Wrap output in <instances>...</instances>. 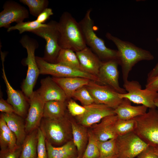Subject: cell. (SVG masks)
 <instances>
[{"label": "cell", "instance_id": "10", "mask_svg": "<svg viewBox=\"0 0 158 158\" xmlns=\"http://www.w3.org/2000/svg\"><path fill=\"white\" fill-rule=\"evenodd\" d=\"M117 158H135L149 145L134 132L116 138Z\"/></svg>", "mask_w": 158, "mask_h": 158}, {"label": "cell", "instance_id": "8", "mask_svg": "<svg viewBox=\"0 0 158 158\" xmlns=\"http://www.w3.org/2000/svg\"><path fill=\"white\" fill-rule=\"evenodd\" d=\"M123 87L127 92L119 93L120 98H126L131 102L141 104L150 109L156 108L154 100L158 96V92L146 88L142 89L139 83L135 80H128L124 82Z\"/></svg>", "mask_w": 158, "mask_h": 158}, {"label": "cell", "instance_id": "15", "mask_svg": "<svg viewBox=\"0 0 158 158\" xmlns=\"http://www.w3.org/2000/svg\"><path fill=\"white\" fill-rule=\"evenodd\" d=\"M30 105L25 123L26 133L37 129L43 118L45 102L37 91H34L29 99Z\"/></svg>", "mask_w": 158, "mask_h": 158}, {"label": "cell", "instance_id": "19", "mask_svg": "<svg viewBox=\"0 0 158 158\" xmlns=\"http://www.w3.org/2000/svg\"><path fill=\"white\" fill-rule=\"evenodd\" d=\"M75 52L79 62L80 70L97 77L102 62L98 56L87 46Z\"/></svg>", "mask_w": 158, "mask_h": 158}, {"label": "cell", "instance_id": "22", "mask_svg": "<svg viewBox=\"0 0 158 158\" xmlns=\"http://www.w3.org/2000/svg\"><path fill=\"white\" fill-rule=\"evenodd\" d=\"M61 87L67 99L72 98L73 93L77 90L87 85L91 80L80 77L58 78H52Z\"/></svg>", "mask_w": 158, "mask_h": 158}, {"label": "cell", "instance_id": "24", "mask_svg": "<svg viewBox=\"0 0 158 158\" xmlns=\"http://www.w3.org/2000/svg\"><path fill=\"white\" fill-rule=\"evenodd\" d=\"M73 141L77 149L78 157H83L87 144L88 131L86 127L71 120Z\"/></svg>", "mask_w": 158, "mask_h": 158}, {"label": "cell", "instance_id": "40", "mask_svg": "<svg viewBox=\"0 0 158 158\" xmlns=\"http://www.w3.org/2000/svg\"><path fill=\"white\" fill-rule=\"evenodd\" d=\"M135 158H158L154 152V147L148 146Z\"/></svg>", "mask_w": 158, "mask_h": 158}, {"label": "cell", "instance_id": "5", "mask_svg": "<svg viewBox=\"0 0 158 158\" xmlns=\"http://www.w3.org/2000/svg\"><path fill=\"white\" fill-rule=\"evenodd\" d=\"M39 127L46 140L54 146H61L71 140V120L66 114L63 117L56 119L43 118Z\"/></svg>", "mask_w": 158, "mask_h": 158}, {"label": "cell", "instance_id": "21", "mask_svg": "<svg viewBox=\"0 0 158 158\" xmlns=\"http://www.w3.org/2000/svg\"><path fill=\"white\" fill-rule=\"evenodd\" d=\"M147 109L143 105L133 106L129 100L124 98L121 103L114 109V111L119 119L127 120L144 115L147 112Z\"/></svg>", "mask_w": 158, "mask_h": 158}, {"label": "cell", "instance_id": "23", "mask_svg": "<svg viewBox=\"0 0 158 158\" xmlns=\"http://www.w3.org/2000/svg\"><path fill=\"white\" fill-rule=\"evenodd\" d=\"M48 158H74L78 157L77 148L73 140L59 147L52 145L46 140Z\"/></svg>", "mask_w": 158, "mask_h": 158}, {"label": "cell", "instance_id": "9", "mask_svg": "<svg viewBox=\"0 0 158 158\" xmlns=\"http://www.w3.org/2000/svg\"><path fill=\"white\" fill-rule=\"evenodd\" d=\"M40 74L50 75L54 77H80L89 79L99 84L97 77L68 66L59 63L48 62L42 57L36 56Z\"/></svg>", "mask_w": 158, "mask_h": 158}, {"label": "cell", "instance_id": "18", "mask_svg": "<svg viewBox=\"0 0 158 158\" xmlns=\"http://www.w3.org/2000/svg\"><path fill=\"white\" fill-rule=\"evenodd\" d=\"M40 84L37 91L45 103L52 101H66L67 98L65 93L52 78L48 77L42 79Z\"/></svg>", "mask_w": 158, "mask_h": 158}, {"label": "cell", "instance_id": "41", "mask_svg": "<svg viewBox=\"0 0 158 158\" xmlns=\"http://www.w3.org/2000/svg\"><path fill=\"white\" fill-rule=\"evenodd\" d=\"M148 90L158 92V76L147 81L145 88Z\"/></svg>", "mask_w": 158, "mask_h": 158}, {"label": "cell", "instance_id": "1", "mask_svg": "<svg viewBox=\"0 0 158 158\" xmlns=\"http://www.w3.org/2000/svg\"><path fill=\"white\" fill-rule=\"evenodd\" d=\"M105 36L117 48L118 61L121 66L123 82L128 80L130 71L136 63L141 61H150L154 59L153 56L147 50L121 40L110 33L107 32Z\"/></svg>", "mask_w": 158, "mask_h": 158}, {"label": "cell", "instance_id": "17", "mask_svg": "<svg viewBox=\"0 0 158 158\" xmlns=\"http://www.w3.org/2000/svg\"><path fill=\"white\" fill-rule=\"evenodd\" d=\"M118 118L116 115L107 116L98 123L92 126L90 131L99 141H104L118 136L115 130V124Z\"/></svg>", "mask_w": 158, "mask_h": 158}, {"label": "cell", "instance_id": "12", "mask_svg": "<svg viewBox=\"0 0 158 158\" xmlns=\"http://www.w3.org/2000/svg\"><path fill=\"white\" fill-rule=\"evenodd\" d=\"M3 8L0 13V28L8 29L11 26V23H20L29 17V13L27 9L15 1H6L3 4Z\"/></svg>", "mask_w": 158, "mask_h": 158}, {"label": "cell", "instance_id": "30", "mask_svg": "<svg viewBox=\"0 0 158 158\" xmlns=\"http://www.w3.org/2000/svg\"><path fill=\"white\" fill-rule=\"evenodd\" d=\"M19 1L28 7L31 14L37 17L48 8L49 4L47 0H20Z\"/></svg>", "mask_w": 158, "mask_h": 158}, {"label": "cell", "instance_id": "47", "mask_svg": "<svg viewBox=\"0 0 158 158\" xmlns=\"http://www.w3.org/2000/svg\"><path fill=\"white\" fill-rule=\"evenodd\" d=\"M74 158H84L83 157H77Z\"/></svg>", "mask_w": 158, "mask_h": 158}, {"label": "cell", "instance_id": "20", "mask_svg": "<svg viewBox=\"0 0 158 158\" xmlns=\"http://www.w3.org/2000/svg\"><path fill=\"white\" fill-rule=\"evenodd\" d=\"M1 114L9 128L16 136L17 145L21 146L27 135L23 117L15 113Z\"/></svg>", "mask_w": 158, "mask_h": 158}, {"label": "cell", "instance_id": "32", "mask_svg": "<svg viewBox=\"0 0 158 158\" xmlns=\"http://www.w3.org/2000/svg\"><path fill=\"white\" fill-rule=\"evenodd\" d=\"M88 143L84 153V158H99L100 153L97 146V140L91 132L88 131Z\"/></svg>", "mask_w": 158, "mask_h": 158}, {"label": "cell", "instance_id": "37", "mask_svg": "<svg viewBox=\"0 0 158 158\" xmlns=\"http://www.w3.org/2000/svg\"><path fill=\"white\" fill-rule=\"evenodd\" d=\"M22 146H18L12 150L0 151V158H20Z\"/></svg>", "mask_w": 158, "mask_h": 158}, {"label": "cell", "instance_id": "26", "mask_svg": "<svg viewBox=\"0 0 158 158\" xmlns=\"http://www.w3.org/2000/svg\"><path fill=\"white\" fill-rule=\"evenodd\" d=\"M37 129L28 133L22 145L20 158H37Z\"/></svg>", "mask_w": 158, "mask_h": 158}, {"label": "cell", "instance_id": "42", "mask_svg": "<svg viewBox=\"0 0 158 158\" xmlns=\"http://www.w3.org/2000/svg\"><path fill=\"white\" fill-rule=\"evenodd\" d=\"M0 130L8 133L13 138L16 139L15 134L8 127L1 114L0 117Z\"/></svg>", "mask_w": 158, "mask_h": 158}, {"label": "cell", "instance_id": "34", "mask_svg": "<svg viewBox=\"0 0 158 158\" xmlns=\"http://www.w3.org/2000/svg\"><path fill=\"white\" fill-rule=\"evenodd\" d=\"M18 145L17 140L8 133L0 130L1 151L12 150Z\"/></svg>", "mask_w": 158, "mask_h": 158}, {"label": "cell", "instance_id": "28", "mask_svg": "<svg viewBox=\"0 0 158 158\" xmlns=\"http://www.w3.org/2000/svg\"><path fill=\"white\" fill-rule=\"evenodd\" d=\"M97 144L100 153V158H107L117 155L116 138L104 141H97Z\"/></svg>", "mask_w": 158, "mask_h": 158}, {"label": "cell", "instance_id": "46", "mask_svg": "<svg viewBox=\"0 0 158 158\" xmlns=\"http://www.w3.org/2000/svg\"><path fill=\"white\" fill-rule=\"evenodd\" d=\"M117 155H115L114 156H112L111 157H107V158H117Z\"/></svg>", "mask_w": 158, "mask_h": 158}, {"label": "cell", "instance_id": "13", "mask_svg": "<svg viewBox=\"0 0 158 158\" xmlns=\"http://www.w3.org/2000/svg\"><path fill=\"white\" fill-rule=\"evenodd\" d=\"M118 65L116 60L102 61L97 77L100 84L108 85L119 94H124L127 92L120 86L119 83Z\"/></svg>", "mask_w": 158, "mask_h": 158}, {"label": "cell", "instance_id": "31", "mask_svg": "<svg viewBox=\"0 0 158 158\" xmlns=\"http://www.w3.org/2000/svg\"><path fill=\"white\" fill-rule=\"evenodd\" d=\"M47 24H42L37 22L36 20L32 21L23 22L17 23L15 25L11 26L7 29V32H10L14 30H18L20 34L24 32L32 31L40 28L46 27Z\"/></svg>", "mask_w": 158, "mask_h": 158}, {"label": "cell", "instance_id": "33", "mask_svg": "<svg viewBox=\"0 0 158 158\" xmlns=\"http://www.w3.org/2000/svg\"><path fill=\"white\" fill-rule=\"evenodd\" d=\"M72 98L79 101L84 106L94 103V100L86 86L75 91L73 94Z\"/></svg>", "mask_w": 158, "mask_h": 158}, {"label": "cell", "instance_id": "35", "mask_svg": "<svg viewBox=\"0 0 158 158\" xmlns=\"http://www.w3.org/2000/svg\"><path fill=\"white\" fill-rule=\"evenodd\" d=\"M37 158H48L46 138L40 127L37 128Z\"/></svg>", "mask_w": 158, "mask_h": 158}, {"label": "cell", "instance_id": "44", "mask_svg": "<svg viewBox=\"0 0 158 158\" xmlns=\"http://www.w3.org/2000/svg\"><path fill=\"white\" fill-rule=\"evenodd\" d=\"M154 103L156 107L158 108V96L155 99Z\"/></svg>", "mask_w": 158, "mask_h": 158}, {"label": "cell", "instance_id": "27", "mask_svg": "<svg viewBox=\"0 0 158 158\" xmlns=\"http://www.w3.org/2000/svg\"><path fill=\"white\" fill-rule=\"evenodd\" d=\"M56 63L62 64L73 68L80 70L79 62L74 51L68 49H61Z\"/></svg>", "mask_w": 158, "mask_h": 158}, {"label": "cell", "instance_id": "2", "mask_svg": "<svg viewBox=\"0 0 158 158\" xmlns=\"http://www.w3.org/2000/svg\"><path fill=\"white\" fill-rule=\"evenodd\" d=\"M59 44L61 49H68L76 52L87 46L81 29L78 22L69 12L65 11L57 23Z\"/></svg>", "mask_w": 158, "mask_h": 158}, {"label": "cell", "instance_id": "14", "mask_svg": "<svg viewBox=\"0 0 158 158\" xmlns=\"http://www.w3.org/2000/svg\"><path fill=\"white\" fill-rule=\"evenodd\" d=\"M85 107L84 113L76 117L78 123L86 128L99 123L107 116L116 114L114 109L104 104L94 103Z\"/></svg>", "mask_w": 158, "mask_h": 158}, {"label": "cell", "instance_id": "43", "mask_svg": "<svg viewBox=\"0 0 158 158\" xmlns=\"http://www.w3.org/2000/svg\"><path fill=\"white\" fill-rule=\"evenodd\" d=\"M158 43V38L157 39ZM158 76V63L148 74L147 80H149Z\"/></svg>", "mask_w": 158, "mask_h": 158}, {"label": "cell", "instance_id": "7", "mask_svg": "<svg viewBox=\"0 0 158 158\" xmlns=\"http://www.w3.org/2000/svg\"><path fill=\"white\" fill-rule=\"evenodd\" d=\"M58 22L50 21L46 27L40 28L31 32L39 36L46 41L44 54L42 58L47 62L56 63L61 48L59 44V35Z\"/></svg>", "mask_w": 158, "mask_h": 158}, {"label": "cell", "instance_id": "16", "mask_svg": "<svg viewBox=\"0 0 158 158\" xmlns=\"http://www.w3.org/2000/svg\"><path fill=\"white\" fill-rule=\"evenodd\" d=\"M4 56H1L2 64V77L6 87L7 102L13 107L15 113L22 117L26 115L28 108L27 101L29 100L23 92L15 90L11 85L7 78L4 66Z\"/></svg>", "mask_w": 158, "mask_h": 158}, {"label": "cell", "instance_id": "39", "mask_svg": "<svg viewBox=\"0 0 158 158\" xmlns=\"http://www.w3.org/2000/svg\"><path fill=\"white\" fill-rule=\"evenodd\" d=\"M0 95V111L2 113H15V110L13 107L8 103L7 101L4 100Z\"/></svg>", "mask_w": 158, "mask_h": 158}, {"label": "cell", "instance_id": "25", "mask_svg": "<svg viewBox=\"0 0 158 158\" xmlns=\"http://www.w3.org/2000/svg\"><path fill=\"white\" fill-rule=\"evenodd\" d=\"M66 102L52 101L45 103L43 118L56 119L63 117L66 115Z\"/></svg>", "mask_w": 158, "mask_h": 158}, {"label": "cell", "instance_id": "29", "mask_svg": "<svg viewBox=\"0 0 158 158\" xmlns=\"http://www.w3.org/2000/svg\"><path fill=\"white\" fill-rule=\"evenodd\" d=\"M136 126V122L133 118L124 120L118 118L115 124V129L118 136L126 135L133 132Z\"/></svg>", "mask_w": 158, "mask_h": 158}, {"label": "cell", "instance_id": "36", "mask_svg": "<svg viewBox=\"0 0 158 158\" xmlns=\"http://www.w3.org/2000/svg\"><path fill=\"white\" fill-rule=\"evenodd\" d=\"M67 107L69 113L73 116L77 117L82 115L86 109L85 106L79 105L72 99L68 101Z\"/></svg>", "mask_w": 158, "mask_h": 158}, {"label": "cell", "instance_id": "38", "mask_svg": "<svg viewBox=\"0 0 158 158\" xmlns=\"http://www.w3.org/2000/svg\"><path fill=\"white\" fill-rule=\"evenodd\" d=\"M53 14L52 9L47 8L39 15L35 20L39 23L44 24V23Z\"/></svg>", "mask_w": 158, "mask_h": 158}, {"label": "cell", "instance_id": "4", "mask_svg": "<svg viewBox=\"0 0 158 158\" xmlns=\"http://www.w3.org/2000/svg\"><path fill=\"white\" fill-rule=\"evenodd\" d=\"M20 42L26 49L27 54V57L23 60L25 64L27 66V73L21 87L22 91L29 100L40 74L35 56V50L38 47L39 44L36 40L27 35L22 36Z\"/></svg>", "mask_w": 158, "mask_h": 158}, {"label": "cell", "instance_id": "3", "mask_svg": "<svg viewBox=\"0 0 158 158\" xmlns=\"http://www.w3.org/2000/svg\"><path fill=\"white\" fill-rule=\"evenodd\" d=\"M92 10L88 9L79 23L86 46L96 54L102 61L111 60L118 61L117 50L107 47L104 40L96 35L94 30V22L91 17Z\"/></svg>", "mask_w": 158, "mask_h": 158}, {"label": "cell", "instance_id": "6", "mask_svg": "<svg viewBox=\"0 0 158 158\" xmlns=\"http://www.w3.org/2000/svg\"><path fill=\"white\" fill-rule=\"evenodd\" d=\"M136 122L134 131L148 145L158 147V110L150 109L143 115L134 118Z\"/></svg>", "mask_w": 158, "mask_h": 158}, {"label": "cell", "instance_id": "11", "mask_svg": "<svg viewBox=\"0 0 158 158\" xmlns=\"http://www.w3.org/2000/svg\"><path fill=\"white\" fill-rule=\"evenodd\" d=\"M86 87L95 103L104 104L115 109L123 101V99L119 97V93L108 85L91 80Z\"/></svg>", "mask_w": 158, "mask_h": 158}, {"label": "cell", "instance_id": "45", "mask_svg": "<svg viewBox=\"0 0 158 158\" xmlns=\"http://www.w3.org/2000/svg\"><path fill=\"white\" fill-rule=\"evenodd\" d=\"M154 152L158 157V147H154Z\"/></svg>", "mask_w": 158, "mask_h": 158}]
</instances>
